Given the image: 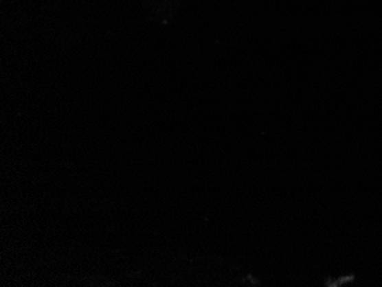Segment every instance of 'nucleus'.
I'll return each mask as SVG.
<instances>
[]
</instances>
